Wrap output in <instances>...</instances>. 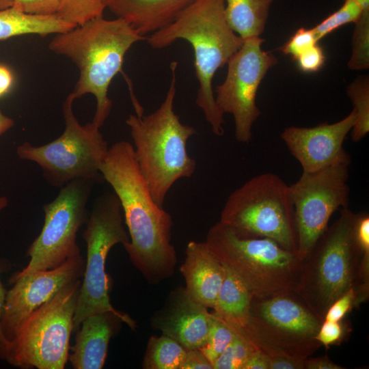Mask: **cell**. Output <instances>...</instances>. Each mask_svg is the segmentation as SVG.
I'll return each mask as SVG.
<instances>
[{
    "instance_id": "2e32d148",
    "label": "cell",
    "mask_w": 369,
    "mask_h": 369,
    "mask_svg": "<svg viewBox=\"0 0 369 369\" xmlns=\"http://www.w3.org/2000/svg\"><path fill=\"white\" fill-rule=\"evenodd\" d=\"M355 120L353 109L337 122L314 127L292 126L284 128L280 136L303 172H313L331 165L345 151L343 143Z\"/></svg>"
},
{
    "instance_id": "ab89813d",
    "label": "cell",
    "mask_w": 369,
    "mask_h": 369,
    "mask_svg": "<svg viewBox=\"0 0 369 369\" xmlns=\"http://www.w3.org/2000/svg\"><path fill=\"white\" fill-rule=\"evenodd\" d=\"M243 369H269L267 356L256 350L249 358Z\"/></svg>"
},
{
    "instance_id": "7402d4cb",
    "label": "cell",
    "mask_w": 369,
    "mask_h": 369,
    "mask_svg": "<svg viewBox=\"0 0 369 369\" xmlns=\"http://www.w3.org/2000/svg\"><path fill=\"white\" fill-rule=\"evenodd\" d=\"M74 27V25L64 20L57 14H29L12 7L0 10V40L26 34L45 36L64 33Z\"/></svg>"
},
{
    "instance_id": "f35d334b",
    "label": "cell",
    "mask_w": 369,
    "mask_h": 369,
    "mask_svg": "<svg viewBox=\"0 0 369 369\" xmlns=\"http://www.w3.org/2000/svg\"><path fill=\"white\" fill-rule=\"evenodd\" d=\"M344 368L333 363L325 355L321 357H312L305 359V369H344Z\"/></svg>"
},
{
    "instance_id": "4316f807",
    "label": "cell",
    "mask_w": 369,
    "mask_h": 369,
    "mask_svg": "<svg viewBox=\"0 0 369 369\" xmlns=\"http://www.w3.org/2000/svg\"><path fill=\"white\" fill-rule=\"evenodd\" d=\"M355 24L352 54L348 66L354 70H367L369 68V10H363Z\"/></svg>"
},
{
    "instance_id": "8992f818",
    "label": "cell",
    "mask_w": 369,
    "mask_h": 369,
    "mask_svg": "<svg viewBox=\"0 0 369 369\" xmlns=\"http://www.w3.org/2000/svg\"><path fill=\"white\" fill-rule=\"evenodd\" d=\"M205 242L226 267L232 271L255 297L297 291L301 259L276 241L243 235L219 221Z\"/></svg>"
},
{
    "instance_id": "ac0fdd59",
    "label": "cell",
    "mask_w": 369,
    "mask_h": 369,
    "mask_svg": "<svg viewBox=\"0 0 369 369\" xmlns=\"http://www.w3.org/2000/svg\"><path fill=\"white\" fill-rule=\"evenodd\" d=\"M180 267L189 295L206 308H213L223 279L225 267L207 243L190 241Z\"/></svg>"
},
{
    "instance_id": "d590c367",
    "label": "cell",
    "mask_w": 369,
    "mask_h": 369,
    "mask_svg": "<svg viewBox=\"0 0 369 369\" xmlns=\"http://www.w3.org/2000/svg\"><path fill=\"white\" fill-rule=\"evenodd\" d=\"M11 269L10 262L5 258L0 256V359L7 361L10 342L5 337L1 326V316L5 305L7 290L2 282L1 275L9 271Z\"/></svg>"
},
{
    "instance_id": "52a82bcc",
    "label": "cell",
    "mask_w": 369,
    "mask_h": 369,
    "mask_svg": "<svg viewBox=\"0 0 369 369\" xmlns=\"http://www.w3.org/2000/svg\"><path fill=\"white\" fill-rule=\"evenodd\" d=\"M322 320L295 291L253 296L249 316L235 333L266 356L305 359L322 346L316 339Z\"/></svg>"
},
{
    "instance_id": "4fadbf2b",
    "label": "cell",
    "mask_w": 369,
    "mask_h": 369,
    "mask_svg": "<svg viewBox=\"0 0 369 369\" xmlns=\"http://www.w3.org/2000/svg\"><path fill=\"white\" fill-rule=\"evenodd\" d=\"M95 184L87 179L73 180L60 188L52 202L43 206L44 224L27 251L29 263L13 276L54 269L81 252L77 234L86 221V206Z\"/></svg>"
},
{
    "instance_id": "5b68a950",
    "label": "cell",
    "mask_w": 369,
    "mask_h": 369,
    "mask_svg": "<svg viewBox=\"0 0 369 369\" xmlns=\"http://www.w3.org/2000/svg\"><path fill=\"white\" fill-rule=\"evenodd\" d=\"M357 213L342 208L336 221L301 260L297 292L323 321L330 305L356 284L361 258L355 226Z\"/></svg>"
},
{
    "instance_id": "3957f363",
    "label": "cell",
    "mask_w": 369,
    "mask_h": 369,
    "mask_svg": "<svg viewBox=\"0 0 369 369\" xmlns=\"http://www.w3.org/2000/svg\"><path fill=\"white\" fill-rule=\"evenodd\" d=\"M124 20L93 18L71 30L57 33L49 49L72 59L79 70V78L72 92L75 98L92 94L96 101L92 122L104 124L112 108L108 96L109 85L121 70L124 56L136 42L146 40Z\"/></svg>"
},
{
    "instance_id": "f6af8a7d",
    "label": "cell",
    "mask_w": 369,
    "mask_h": 369,
    "mask_svg": "<svg viewBox=\"0 0 369 369\" xmlns=\"http://www.w3.org/2000/svg\"><path fill=\"white\" fill-rule=\"evenodd\" d=\"M8 203V200L6 197L1 196L0 197V210L6 207Z\"/></svg>"
},
{
    "instance_id": "277c9868",
    "label": "cell",
    "mask_w": 369,
    "mask_h": 369,
    "mask_svg": "<svg viewBox=\"0 0 369 369\" xmlns=\"http://www.w3.org/2000/svg\"><path fill=\"white\" fill-rule=\"evenodd\" d=\"M177 64H171L170 85L160 107L147 115L131 114L126 120L138 168L152 199L161 207L173 184L191 177L196 168L187 150V141L196 130L183 124L174 110Z\"/></svg>"
},
{
    "instance_id": "74e56055",
    "label": "cell",
    "mask_w": 369,
    "mask_h": 369,
    "mask_svg": "<svg viewBox=\"0 0 369 369\" xmlns=\"http://www.w3.org/2000/svg\"><path fill=\"white\" fill-rule=\"evenodd\" d=\"M269 369H305V359L284 356H267Z\"/></svg>"
},
{
    "instance_id": "60d3db41",
    "label": "cell",
    "mask_w": 369,
    "mask_h": 369,
    "mask_svg": "<svg viewBox=\"0 0 369 369\" xmlns=\"http://www.w3.org/2000/svg\"><path fill=\"white\" fill-rule=\"evenodd\" d=\"M13 81V77L10 70L0 65V97L4 95L10 90Z\"/></svg>"
},
{
    "instance_id": "ffe728a7",
    "label": "cell",
    "mask_w": 369,
    "mask_h": 369,
    "mask_svg": "<svg viewBox=\"0 0 369 369\" xmlns=\"http://www.w3.org/2000/svg\"><path fill=\"white\" fill-rule=\"evenodd\" d=\"M195 0H103L105 7L143 36L170 24Z\"/></svg>"
},
{
    "instance_id": "7a4b0ae2",
    "label": "cell",
    "mask_w": 369,
    "mask_h": 369,
    "mask_svg": "<svg viewBox=\"0 0 369 369\" xmlns=\"http://www.w3.org/2000/svg\"><path fill=\"white\" fill-rule=\"evenodd\" d=\"M178 39L187 41L194 53L198 81L195 103L217 136L224 133L223 113L219 109L213 89L218 69L241 47L243 40L229 26L225 0H195L168 25L151 33L146 40L154 49H163Z\"/></svg>"
},
{
    "instance_id": "9a60e30c",
    "label": "cell",
    "mask_w": 369,
    "mask_h": 369,
    "mask_svg": "<svg viewBox=\"0 0 369 369\" xmlns=\"http://www.w3.org/2000/svg\"><path fill=\"white\" fill-rule=\"evenodd\" d=\"M85 259L81 252L61 265L29 275H12L1 320L2 331L10 342L16 329L35 310L51 299L67 284L80 279Z\"/></svg>"
},
{
    "instance_id": "30bf717a",
    "label": "cell",
    "mask_w": 369,
    "mask_h": 369,
    "mask_svg": "<svg viewBox=\"0 0 369 369\" xmlns=\"http://www.w3.org/2000/svg\"><path fill=\"white\" fill-rule=\"evenodd\" d=\"M81 281L62 288L20 325L10 340L7 362L23 369H64Z\"/></svg>"
},
{
    "instance_id": "836d02e7",
    "label": "cell",
    "mask_w": 369,
    "mask_h": 369,
    "mask_svg": "<svg viewBox=\"0 0 369 369\" xmlns=\"http://www.w3.org/2000/svg\"><path fill=\"white\" fill-rule=\"evenodd\" d=\"M355 308V293L353 288L336 300L328 308L323 320L340 321Z\"/></svg>"
},
{
    "instance_id": "ee69618b",
    "label": "cell",
    "mask_w": 369,
    "mask_h": 369,
    "mask_svg": "<svg viewBox=\"0 0 369 369\" xmlns=\"http://www.w3.org/2000/svg\"><path fill=\"white\" fill-rule=\"evenodd\" d=\"M361 8L364 10L369 9V0H355Z\"/></svg>"
},
{
    "instance_id": "7bdbcfd3",
    "label": "cell",
    "mask_w": 369,
    "mask_h": 369,
    "mask_svg": "<svg viewBox=\"0 0 369 369\" xmlns=\"http://www.w3.org/2000/svg\"><path fill=\"white\" fill-rule=\"evenodd\" d=\"M13 0H0V10L10 8Z\"/></svg>"
},
{
    "instance_id": "7c38bea8",
    "label": "cell",
    "mask_w": 369,
    "mask_h": 369,
    "mask_svg": "<svg viewBox=\"0 0 369 369\" xmlns=\"http://www.w3.org/2000/svg\"><path fill=\"white\" fill-rule=\"evenodd\" d=\"M350 155L346 150L331 165L313 172H303L290 185L297 233V254L303 259L328 228L339 208H348Z\"/></svg>"
},
{
    "instance_id": "e575fe53",
    "label": "cell",
    "mask_w": 369,
    "mask_h": 369,
    "mask_svg": "<svg viewBox=\"0 0 369 369\" xmlns=\"http://www.w3.org/2000/svg\"><path fill=\"white\" fill-rule=\"evenodd\" d=\"M326 57L323 50L318 44H316L297 59L299 68L304 72H316L323 66Z\"/></svg>"
},
{
    "instance_id": "44dd1931",
    "label": "cell",
    "mask_w": 369,
    "mask_h": 369,
    "mask_svg": "<svg viewBox=\"0 0 369 369\" xmlns=\"http://www.w3.org/2000/svg\"><path fill=\"white\" fill-rule=\"evenodd\" d=\"M224 267V277L213 308V313L227 322L235 332L249 318L253 295L236 274Z\"/></svg>"
},
{
    "instance_id": "b9f144b4",
    "label": "cell",
    "mask_w": 369,
    "mask_h": 369,
    "mask_svg": "<svg viewBox=\"0 0 369 369\" xmlns=\"http://www.w3.org/2000/svg\"><path fill=\"white\" fill-rule=\"evenodd\" d=\"M14 124V120L5 115L0 109V135L8 131Z\"/></svg>"
},
{
    "instance_id": "d6a6232c",
    "label": "cell",
    "mask_w": 369,
    "mask_h": 369,
    "mask_svg": "<svg viewBox=\"0 0 369 369\" xmlns=\"http://www.w3.org/2000/svg\"><path fill=\"white\" fill-rule=\"evenodd\" d=\"M11 7L26 14L51 15L57 14L59 0H13Z\"/></svg>"
},
{
    "instance_id": "8d00e7d4",
    "label": "cell",
    "mask_w": 369,
    "mask_h": 369,
    "mask_svg": "<svg viewBox=\"0 0 369 369\" xmlns=\"http://www.w3.org/2000/svg\"><path fill=\"white\" fill-rule=\"evenodd\" d=\"M181 369H213V366L199 349L187 351Z\"/></svg>"
},
{
    "instance_id": "d6986e66",
    "label": "cell",
    "mask_w": 369,
    "mask_h": 369,
    "mask_svg": "<svg viewBox=\"0 0 369 369\" xmlns=\"http://www.w3.org/2000/svg\"><path fill=\"white\" fill-rule=\"evenodd\" d=\"M112 312H102L86 317L76 331L75 342L68 361L74 369H100L107 356L109 341L121 323Z\"/></svg>"
},
{
    "instance_id": "9c48e42d",
    "label": "cell",
    "mask_w": 369,
    "mask_h": 369,
    "mask_svg": "<svg viewBox=\"0 0 369 369\" xmlns=\"http://www.w3.org/2000/svg\"><path fill=\"white\" fill-rule=\"evenodd\" d=\"M219 221L241 234L271 238L297 254L290 185L274 173L254 176L232 191Z\"/></svg>"
},
{
    "instance_id": "f546056e",
    "label": "cell",
    "mask_w": 369,
    "mask_h": 369,
    "mask_svg": "<svg viewBox=\"0 0 369 369\" xmlns=\"http://www.w3.org/2000/svg\"><path fill=\"white\" fill-rule=\"evenodd\" d=\"M363 10L355 0H345L338 10L312 28L318 40L319 41L344 25L350 23H355Z\"/></svg>"
},
{
    "instance_id": "e0dca14e",
    "label": "cell",
    "mask_w": 369,
    "mask_h": 369,
    "mask_svg": "<svg viewBox=\"0 0 369 369\" xmlns=\"http://www.w3.org/2000/svg\"><path fill=\"white\" fill-rule=\"evenodd\" d=\"M213 313L194 300L184 287L172 290L151 318V325L185 349L200 348L206 340Z\"/></svg>"
},
{
    "instance_id": "83f0119b",
    "label": "cell",
    "mask_w": 369,
    "mask_h": 369,
    "mask_svg": "<svg viewBox=\"0 0 369 369\" xmlns=\"http://www.w3.org/2000/svg\"><path fill=\"white\" fill-rule=\"evenodd\" d=\"M212 323L204 344L199 348L213 366L233 340L235 332L230 325L213 312Z\"/></svg>"
},
{
    "instance_id": "6da1fadb",
    "label": "cell",
    "mask_w": 369,
    "mask_h": 369,
    "mask_svg": "<svg viewBox=\"0 0 369 369\" xmlns=\"http://www.w3.org/2000/svg\"><path fill=\"white\" fill-rule=\"evenodd\" d=\"M100 171L120 202L130 237L123 246L131 262L152 284L169 278L177 262L172 217L152 199L133 145L120 141L109 146Z\"/></svg>"
},
{
    "instance_id": "5bb4252c",
    "label": "cell",
    "mask_w": 369,
    "mask_h": 369,
    "mask_svg": "<svg viewBox=\"0 0 369 369\" xmlns=\"http://www.w3.org/2000/svg\"><path fill=\"white\" fill-rule=\"evenodd\" d=\"M264 40H244L241 47L230 58L224 81L214 90L216 103L222 113L233 116L235 137L249 143L254 122L261 114L256 98L259 85L269 70L278 63L272 53L261 47Z\"/></svg>"
},
{
    "instance_id": "4dcf8cb0",
    "label": "cell",
    "mask_w": 369,
    "mask_h": 369,
    "mask_svg": "<svg viewBox=\"0 0 369 369\" xmlns=\"http://www.w3.org/2000/svg\"><path fill=\"white\" fill-rule=\"evenodd\" d=\"M351 330L348 321L323 320L316 339L327 349L331 345H340L350 335Z\"/></svg>"
},
{
    "instance_id": "d4e9b609",
    "label": "cell",
    "mask_w": 369,
    "mask_h": 369,
    "mask_svg": "<svg viewBox=\"0 0 369 369\" xmlns=\"http://www.w3.org/2000/svg\"><path fill=\"white\" fill-rule=\"evenodd\" d=\"M355 111L356 120L351 129L353 141L358 142L369 132V79L368 76L359 77L354 80L347 89Z\"/></svg>"
},
{
    "instance_id": "603a6c76",
    "label": "cell",
    "mask_w": 369,
    "mask_h": 369,
    "mask_svg": "<svg viewBox=\"0 0 369 369\" xmlns=\"http://www.w3.org/2000/svg\"><path fill=\"white\" fill-rule=\"evenodd\" d=\"M274 0H225V16L230 27L243 40L260 37Z\"/></svg>"
},
{
    "instance_id": "cb8c5ba5",
    "label": "cell",
    "mask_w": 369,
    "mask_h": 369,
    "mask_svg": "<svg viewBox=\"0 0 369 369\" xmlns=\"http://www.w3.org/2000/svg\"><path fill=\"white\" fill-rule=\"evenodd\" d=\"M178 342L166 335L151 336L143 359L144 369H181L187 354Z\"/></svg>"
},
{
    "instance_id": "8fae6325",
    "label": "cell",
    "mask_w": 369,
    "mask_h": 369,
    "mask_svg": "<svg viewBox=\"0 0 369 369\" xmlns=\"http://www.w3.org/2000/svg\"><path fill=\"white\" fill-rule=\"evenodd\" d=\"M75 99L71 92L63 103L65 128L59 137L41 146L26 141L16 149L20 159L37 163L46 180L60 188L76 179L102 180L100 167L109 148L100 128L79 122L72 111Z\"/></svg>"
},
{
    "instance_id": "ba28073f",
    "label": "cell",
    "mask_w": 369,
    "mask_h": 369,
    "mask_svg": "<svg viewBox=\"0 0 369 369\" xmlns=\"http://www.w3.org/2000/svg\"><path fill=\"white\" fill-rule=\"evenodd\" d=\"M82 236L87 246L83 279L81 282L74 315L73 332L88 316L102 312H112L131 329L135 322L126 314L115 310L110 302V279L105 271V263L110 249L116 244L130 241L124 226L120 202L114 192L98 196L85 221Z\"/></svg>"
},
{
    "instance_id": "1f68e13d",
    "label": "cell",
    "mask_w": 369,
    "mask_h": 369,
    "mask_svg": "<svg viewBox=\"0 0 369 369\" xmlns=\"http://www.w3.org/2000/svg\"><path fill=\"white\" fill-rule=\"evenodd\" d=\"M318 42V40L312 28L301 27L279 48V50L284 54L290 55L295 61L301 54Z\"/></svg>"
},
{
    "instance_id": "484cf974",
    "label": "cell",
    "mask_w": 369,
    "mask_h": 369,
    "mask_svg": "<svg viewBox=\"0 0 369 369\" xmlns=\"http://www.w3.org/2000/svg\"><path fill=\"white\" fill-rule=\"evenodd\" d=\"M105 8L103 0H59L57 14L77 27L102 16Z\"/></svg>"
},
{
    "instance_id": "f1b7e54d",
    "label": "cell",
    "mask_w": 369,
    "mask_h": 369,
    "mask_svg": "<svg viewBox=\"0 0 369 369\" xmlns=\"http://www.w3.org/2000/svg\"><path fill=\"white\" fill-rule=\"evenodd\" d=\"M256 350L249 340L235 333L230 344L213 363V369H243Z\"/></svg>"
}]
</instances>
